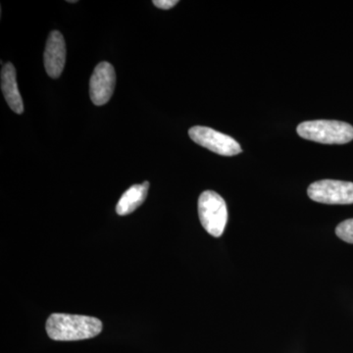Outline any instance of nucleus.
<instances>
[{
  "mask_svg": "<svg viewBox=\"0 0 353 353\" xmlns=\"http://www.w3.org/2000/svg\"><path fill=\"white\" fill-rule=\"evenodd\" d=\"M1 90L9 108L16 114H22L24 111V104L18 88L15 67L11 62L2 67Z\"/></svg>",
  "mask_w": 353,
  "mask_h": 353,
  "instance_id": "6e6552de",
  "label": "nucleus"
},
{
  "mask_svg": "<svg viewBox=\"0 0 353 353\" xmlns=\"http://www.w3.org/2000/svg\"><path fill=\"white\" fill-rule=\"evenodd\" d=\"M199 215L208 234L219 238L224 233L228 221L226 202L217 192L205 190L199 199Z\"/></svg>",
  "mask_w": 353,
  "mask_h": 353,
  "instance_id": "7ed1b4c3",
  "label": "nucleus"
},
{
  "mask_svg": "<svg viewBox=\"0 0 353 353\" xmlns=\"http://www.w3.org/2000/svg\"><path fill=\"white\" fill-rule=\"evenodd\" d=\"M311 201L324 204H352L353 183L321 180L311 183L307 190Z\"/></svg>",
  "mask_w": 353,
  "mask_h": 353,
  "instance_id": "39448f33",
  "label": "nucleus"
},
{
  "mask_svg": "<svg viewBox=\"0 0 353 353\" xmlns=\"http://www.w3.org/2000/svg\"><path fill=\"white\" fill-rule=\"evenodd\" d=\"M189 136L197 145L223 157H234L241 152L240 143L236 139L211 128H190Z\"/></svg>",
  "mask_w": 353,
  "mask_h": 353,
  "instance_id": "20e7f679",
  "label": "nucleus"
},
{
  "mask_svg": "<svg viewBox=\"0 0 353 353\" xmlns=\"http://www.w3.org/2000/svg\"><path fill=\"white\" fill-rule=\"evenodd\" d=\"M148 189H150V183L145 182L141 185H134L126 190L116 206L117 214L126 216L134 212L145 202Z\"/></svg>",
  "mask_w": 353,
  "mask_h": 353,
  "instance_id": "1a4fd4ad",
  "label": "nucleus"
},
{
  "mask_svg": "<svg viewBox=\"0 0 353 353\" xmlns=\"http://www.w3.org/2000/svg\"><path fill=\"white\" fill-rule=\"evenodd\" d=\"M178 2L179 1H176V0H154V1H153V4L158 7V8L168 10V9H170L172 7L175 6L176 4H178Z\"/></svg>",
  "mask_w": 353,
  "mask_h": 353,
  "instance_id": "9b49d317",
  "label": "nucleus"
},
{
  "mask_svg": "<svg viewBox=\"0 0 353 353\" xmlns=\"http://www.w3.org/2000/svg\"><path fill=\"white\" fill-rule=\"evenodd\" d=\"M296 131L301 138L324 145H345L353 139V127L341 121H306Z\"/></svg>",
  "mask_w": 353,
  "mask_h": 353,
  "instance_id": "f03ea898",
  "label": "nucleus"
},
{
  "mask_svg": "<svg viewBox=\"0 0 353 353\" xmlns=\"http://www.w3.org/2000/svg\"><path fill=\"white\" fill-rule=\"evenodd\" d=\"M114 67L108 62H101L95 67L90 81V97L92 103L104 105L110 101L115 88Z\"/></svg>",
  "mask_w": 353,
  "mask_h": 353,
  "instance_id": "423d86ee",
  "label": "nucleus"
},
{
  "mask_svg": "<svg viewBox=\"0 0 353 353\" xmlns=\"http://www.w3.org/2000/svg\"><path fill=\"white\" fill-rule=\"evenodd\" d=\"M336 234L345 243H353V219L345 220L339 224L336 229Z\"/></svg>",
  "mask_w": 353,
  "mask_h": 353,
  "instance_id": "9d476101",
  "label": "nucleus"
},
{
  "mask_svg": "<svg viewBox=\"0 0 353 353\" xmlns=\"http://www.w3.org/2000/svg\"><path fill=\"white\" fill-rule=\"evenodd\" d=\"M46 329L53 341H82L99 336L102 331V322L90 316L54 313L46 321Z\"/></svg>",
  "mask_w": 353,
  "mask_h": 353,
  "instance_id": "f257e3e1",
  "label": "nucleus"
},
{
  "mask_svg": "<svg viewBox=\"0 0 353 353\" xmlns=\"http://www.w3.org/2000/svg\"><path fill=\"white\" fill-rule=\"evenodd\" d=\"M66 62V44L61 32H50L44 50V67L46 73L52 79L61 76Z\"/></svg>",
  "mask_w": 353,
  "mask_h": 353,
  "instance_id": "0eeeda50",
  "label": "nucleus"
}]
</instances>
